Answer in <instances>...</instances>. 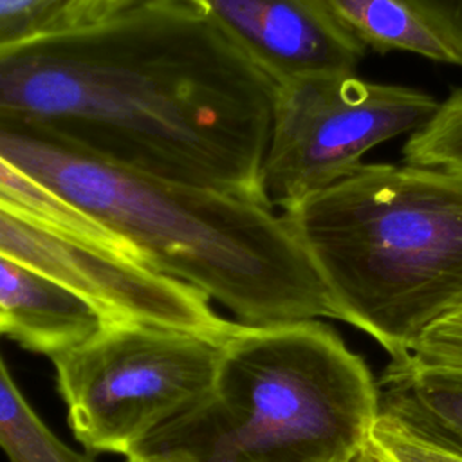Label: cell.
<instances>
[{"label": "cell", "mask_w": 462, "mask_h": 462, "mask_svg": "<svg viewBox=\"0 0 462 462\" xmlns=\"http://www.w3.org/2000/svg\"><path fill=\"white\" fill-rule=\"evenodd\" d=\"M274 90L186 0H141L97 29L0 51V128L263 202Z\"/></svg>", "instance_id": "obj_1"}, {"label": "cell", "mask_w": 462, "mask_h": 462, "mask_svg": "<svg viewBox=\"0 0 462 462\" xmlns=\"http://www.w3.org/2000/svg\"><path fill=\"white\" fill-rule=\"evenodd\" d=\"M0 155L240 323L339 319L303 238L269 202L117 166L0 128Z\"/></svg>", "instance_id": "obj_2"}, {"label": "cell", "mask_w": 462, "mask_h": 462, "mask_svg": "<svg viewBox=\"0 0 462 462\" xmlns=\"http://www.w3.org/2000/svg\"><path fill=\"white\" fill-rule=\"evenodd\" d=\"M282 213L321 271L339 319L392 361L462 310V171L361 164Z\"/></svg>", "instance_id": "obj_3"}, {"label": "cell", "mask_w": 462, "mask_h": 462, "mask_svg": "<svg viewBox=\"0 0 462 462\" xmlns=\"http://www.w3.org/2000/svg\"><path fill=\"white\" fill-rule=\"evenodd\" d=\"M377 417V381L334 328L318 319L235 321L211 393L126 460L345 462Z\"/></svg>", "instance_id": "obj_4"}, {"label": "cell", "mask_w": 462, "mask_h": 462, "mask_svg": "<svg viewBox=\"0 0 462 462\" xmlns=\"http://www.w3.org/2000/svg\"><path fill=\"white\" fill-rule=\"evenodd\" d=\"M227 334L106 321L54 356L58 392L76 440L88 453L128 457L211 393Z\"/></svg>", "instance_id": "obj_5"}, {"label": "cell", "mask_w": 462, "mask_h": 462, "mask_svg": "<svg viewBox=\"0 0 462 462\" xmlns=\"http://www.w3.org/2000/svg\"><path fill=\"white\" fill-rule=\"evenodd\" d=\"M439 101L404 85L356 74H318L276 83L263 193L291 211L361 168L377 144L431 121Z\"/></svg>", "instance_id": "obj_6"}, {"label": "cell", "mask_w": 462, "mask_h": 462, "mask_svg": "<svg viewBox=\"0 0 462 462\" xmlns=\"http://www.w3.org/2000/svg\"><path fill=\"white\" fill-rule=\"evenodd\" d=\"M0 256L76 291L106 321L148 323L211 336H224L233 327V321L213 310L202 292L4 208Z\"/></svg>", "instance_id": "obj_7"}, {"label": "cell", "mask_w": 462, "mask_h": 462, "mask_svg": "<svg viewBox=\"0 0 462 462\" xmlns=\"http://www.w3.org/2000/svg\"><path fill=\"white\" fill-rule=\"evenodd\" d=\"M202 9L274 83L356 74L365 45L321 0H186Z\"/></svg>", "instance_id": "obj_8"}, {"label": "cell", "mask_w": 462, "mask_h": 462, "mask_svg": "<svg viewBox=\"0 0 462 462\" xmlns=\"http://www.w3.org/2000/svg\"><path fill=\"white\" fill-rule=\"evenodd\" d=\"M105 323L101 310L76 291L0 256V334L52 359Z\"/></svg>", "instance_id": "obj_9"}, {"label": "cell", "mask_w": 462, "mask_h": 462, "mask_svg": "<svg viewBox=\"0 0 462 462\" xmlns=\"http://www.w3.org/2000/svg\"><path fill=\"white\" fill-rule=\"evenodd\" d=\"M379 388V415L462 455V366L390 361Z\"/></svg>", "instance_id": "obj_10"}, {"label": "cell", "mask_w": 462, "mask_h": 462, "mask_svg": "<svg viewBox=\"0 0 462 462\" xmlns=\"http://www.w3.org/2000/svg\"><path fill=\"white\" fill-rule=\"evenodd\" d=\"M328 13L365 47L411 52L460 65L457 51L406 0H321Z\"/></svg>", "instance_id": "obj_11"}, {"label": "cell", "mask_w": 462, "mask_h": 462, "mask_svg": "<svg viewBox=\"0 0 462 462\" xmlns=\"http://www.w3.org/2000/svg\"><path fill=\"white\" fill-rule=\"evenodd\" d=\"M0 208L18 213L32 222L47 226L58 233L78 238L92 247L137 262L143 260L137 251L119 235L74 208L60 195L18 170L11 161L0 155Z\"/></svg>", "instance_id": "obj_12"}, {"label": "cell", "mask_w": 462, "mask_h": 462, "mask_svg": "<svg viewBox=\"0 0 462 462\" xmlns=\"http://www.w3.org/2000/svg\"><path fill=\"white\" fill-rule=\"evenodd\" d=\"M141 0H0V51L97 29Z\"/></svg>", "instance_id": "obj_13"}, {"label": "cell", "mask_w": 462, "mask_h": 462, "mask_svg": "<svg viewBox=\"0 0 462 462\" xmlns=\"http://www.w3.org/2000/svg\"><path fill=\"white\" fill-rule=\"evenodd\" d=\"M0 448L9 462H94L61 442L29 406L0 354Z\"/></svg>", "instance_id": "obj_14"}, {"label": "cell", "mask_w": 462, "mask_h": 462, "mask_svg": "<svg viewBox=\"0 0 462 462\" xmlns=\"http://www.w3.org/2000/svg\"><path fill=\"white\" fill-rule=\"evenodd\" d=\"M408 164L462 171V88H457L428 125L404 144Z\"/></svg>", "instance_id": "obj_15"}, {"label": "cell", "mask_w": 462, "mask_h": 462, "mask_svg": "<svg viewBox=\"0 0 462 462\" xmlns=\"http://www.w3.org/2000/svg\"><path fill=\"white\" fill-rule=\"evenodd\" d=\"M368 442L384 462H462V455L422 439L388 415L377 417Z\"/></svg>", "instance_id": "obj_16"}, {"label": "cell", "mask_w": 462, "mask_h": 462, "mask_svg": "<svg viewBox=\"0 0 462 462\" xmlns=\"http://www.w3.org/2000/svg\"><path fill=\"white\" fill-rule=\"evenodd\" d=\"M408 357L422 365L462 366V310L431 327Z\"/></svg>", "instance_id": "obj_17"}, {"label": "cell", "mask_w": 462, "mask_h": 462, "mask_svg": "<svg viewBox=\"0 0 462 462\" xmlns=\"http://www.w3.org/2000/svg\"><path fill=\"white\" fill-rule=\"evenodd\" d=\"M457 51L462 60V0H406Z\"/></svg>", "instance_id": "obj_18"}, {"label": "cell", "mask_w": 462, "mask_h": 462, "mask_svg": "<svg viewBox=\"0 0 462 462\" xmlns=\"http://www.w3.org/2000/svg\"><path fill=\"white\" fill-rule=\"evenodd\" d=\"M345 462H384L379 455H377V451L370 446V442H366L361 449H357L348 460H345Z\"/></svg>", "instance_id": "obj_19"}]
</instances>
